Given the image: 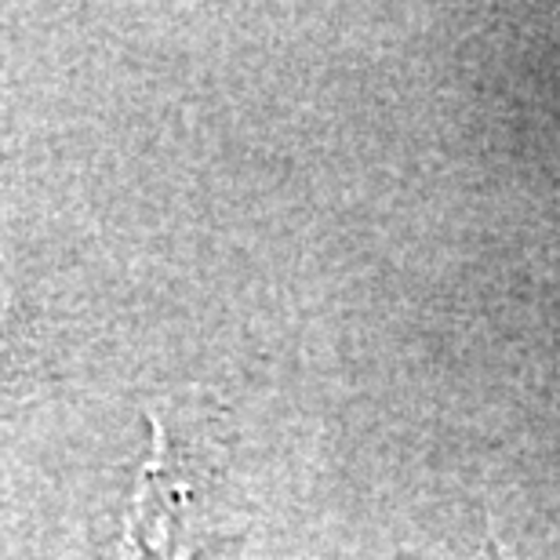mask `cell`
<instances>
[{
    "label": "cell",
    "mask_w": 560,
    "mask_h": 560,
    "mask_svg": "<svg viewBox=\"0 0 560 560\" xmlns=\"http://www.w3.org/2000/svg\"><path fill=\"white\" fill-rule=\"evenodd\" d=\"M15 339H19V302L11 295L8 280L0 277V361L11 353Z\"/></svg>",
    "instance_id": "obj_1"
}]
</instances>
